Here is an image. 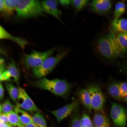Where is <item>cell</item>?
<instances>
[{
    "label": "cell",
    "mask_w": 127,
    "mask_h": 127,
    "mask_svg": "<svg viewBox=\"0 0 127 127\" xmlns=\"http://www.w3.org/2000/svg\"><path fill=\"white\" fill-rule=\"evenodd\" d=\"M36 86L62 97L65 96L73 86V84L67 81L59 79H49L46 78L40 79L36 83Z\"/></svg>",
    "instance_id": "cell-1"
},
{
    "label": "cell",
    "mask_w": 127,
    "mask_h": 127,
    "mask_svg": "<svg viewBox=\"0 0 127 127\" xmlns=\"http://www.w3.org/2000/svg\"><path fill=\"white\" fill-rule=\"evenodd\" d=\"M16 17L21 19L34 18L43 15L44 12L38 0H20L16 10Z\"/></svg>",
    "instance_id": "cell-2"
},
{
    "label": "cell",
    "mask_w": 127,
    "mask_h": 127,
    "mask_svg": "<svg viewBox=\"0 0 127 127\" xmlns=\"http://www.w3.org/2000/svg\"><path fill=\"white\" fill-rule=\"evenodd\" d=\"M67 53L64 52L56 56L47 58L40 66L32 69L33 75L36 77L40 78L48 75L66 56Z\"/></svg>",
    "instance_id": "cell-3"
},
{
    "label": "cell",
    "mask_w": 127,
    "mask_h": 127,
    "mask_svg": "<svg viewBox=\"0 0 127 127\" xmlns=\"http://www.w3.org/2000/svg\"><path fill=\"white\" fill-rule=\"evenodd\" d=\"M55 49V48H54L44 52L33 50L30 54L25 55L24 60L25 64L28 68L33 69L36 68L49 57Z\"/></svg>",
    "instance_id": "cell-4"
},
{
    "label": "cell",
    "mask_w": 127,
    "mask_h": 127,
    "mask_svg": "<svg viewBox=\"0 0 127 127\" xmlns=\"http://www.w3.org/2000/svg\"><path fill=\"white\" fill-rule=\"evenodd\" d=\"M87 88L90 95L92 109L95 111L103 110L105 97L100 86L95 84H88Z\"/></svg>",
    "instance_id": "cell-5"
},
{
    "label": "cell",
    "mask_w": 127,
    "mask_h": 127,
    "mask_svg": "<svg viewBox=\"0 0 127 127\" xmlns=\"http://www.w3.org/2000/svg\"><path fill=\"white\" fill-rule=\"evenodd\" d=\"M96 43V47L99 52L106 58L111 60L118 57L111 45L107 35L99 37Z\"/></svg>",
    "instance_id": "cell-6"
},
{
    "label": "cell",
    "mask_w": 127,
    "mask_h": 127,
    "mask_svg": "<svg viewBox=\"0 0 127 127\" xmlns=\"http://www.w3.org/2000/svg\"><path fill=\"white\" fill-rule=\"evenodd\" d=\"M19 94L16 105L18 107L31 112H41L29 97L24 89L18 88Z\"/></svg>",
    "instance_id": "cell-7"
},
{
    "label": "cell",
    "mask_w": 127,
    "mask_h": 127,
    "mask_svg": "<svg viewBox=\"0 0 127 127\" xmlns=\"http://www.w3.org/2000/svg\"><path fill=\"white\" fill-rule=\"evenodd\" d=\"M110 115L117 126L121 127L126 126L127 114L125 109L122 106L115 102H111Z\"/></svg>",
    "instance_id": "cell-8"
},
{
    "label": "cell",
    "mask_w": 127,
    "mask_h": 127,
    "mask_svg": "<svg viewBox=\"0 0 127 127\" xmlns=\"http://www.w3.org/2000/svg\"><path fill=\"white\" fill-rule=\"evenodd\" d=\"M91 10L101 16H105L111 12L112 8V3L111 0H94L90 4Z\"/></svg>",
    "instance_id": "cell-9"
},
{
    "label": "cell",
    "mask_w": 127,
    "mask_h": 127,
    "mask_svg": "<svg viewBox=\"0 0 127 127\" xmlns=\"http://www.w3.org/2000/svg\"><path fill=\"white\" fill-rule=\"evenodd\" d=\"M19 74L15 63L12 60L9 63L7 69L0 76V81H13L18 84Z\"/></svg>",
    "instance_id": "cell-10"
},
{
    "label": "cell",
    "mask_w": 127,
    "mask_h": 127,
    "mask_svg": "<svg viewBox=\"0 0 127 127\" xmlns=\"http://www.w3.org/2000/svg\"><path fill=\"white\" fill-rule=\"evenodd\" d=\"M58 1L55 0H42L40 2L44 12L55 17L62 22L60 18L61 14L58 8Z\"/></svg>",
    "instance_id": "cell-11"
},
{
    "label": "cell",
    "mask_w": 127,
    "mask_h": 127,
    "mask_svg": "<svg viewBox=\"0 0 127 127\" xmlns=\"http://www.w3.org/2000/svg\"><path fill=\"white\" fill-rule=\"evenodd\" d=\"M78 104V102L75 101L50 112L55 116L57 121L59 122L71 114L75 110Z\"/></svg>",
    "instance_id": "cell-12"
},
{
    "label": "cell",
    "mask_w": 127,
    "mask_h": 127,
    "mask_svg": "<svg viewBox=\"0 0 127 127\" xmlns=\"http://www.w3.org/2000/svg\"><path fill=\"white\" fill-rule=\"evenodd\" d=\"M114 50L118 57H123L127 53V51L121 46L116 37V34L111 29L106 34Z\"/></svg>",
    "instance_id": "cell-13"
},
{
    "label": "cell",
    "mask_w": 127,
    "mask_h": 127,
    "mask_svg": "<svg viewBox=\"0 0 127 127\" xmlns=\"http://www.w3.org/2000/svg\"><path fill=\"white\" fill-rule=\"evenodd\" d=\"M94 127H110L108 119L104 114L103 110L95 111L93 119Z\"/></svg>",
    "instance_id": "cell-14"
},
{
    "label": "cell",
    "mask_w": 127,
    "mask_h": 127,
    "mask_svg": "<svg viewBox=\"0 0 127 127\" xmlns=\"http://www.w3.org/2000/svg\"><path fill=\"white\" fill-rule=\"evenodd\" d=\"M0 39L11 40L17 43L23 50L28 43V42L25 40L11 35L1 26H0Z\"/></svg>",
    "instance_id": "cell-15"
},
{
    "label": "cell",
    "mask_w": 127,
    "mask_h": 127,
    "mask_svg": "<svg viewBox=\"0 0 127 127\" xmlns=\"http://www.w3.org/2000/svg\"><path fill=\"white\" fill-rule=\"evenodd\" d=\"M111 29L115 33H123L127 34V19H114L111 23Z\"/></svg>",
    "instance_id": "cell-16"
},
{
    "label": "cell",
    "mask_w": 127,
    "mask_h": 127,
    "mask_svg": "<svg viewBox=\"0 0 127 127\" xmlns=\"http://www.w3.org/2000/svg\"><path fill=\"white\" fill-rule=\"evenodd\" d=\"M78 96L82 103L87 110L91 112L92 109L91 98L89 91L87 88L80 89L78 92Z\"/></svg>",
    "instance_id": "cell-17"
},
{
    "label": "cell",
    "mask_w": 127,
    "mask_h": 127,
    "mask_svg": "<svg viewBox=\"0 0 127 127\" xmlns=\"http://www.w3.org/2000/svg\"><path fill=\"white\" fill-rule=\"evenodd\" d=\"M14 111L18 116L19 119L24 125L31 123H33L32 117L24 110L13 106Z\"/></svg>",
    "instance_id": "cell-18"
},
{
    "label": "cell",
    "mask_w": 127,
    "mask_h": 127,
    "mask_svg": "<svg viewBox=\"0 0 127 127\" xmlns=\"http://www.w3.org/2000/svg\"><path fill=\"white\" fill-rule=\"evenodd\" d=\"M108 90L111 95L115 99L118 100L123 99L120 94L119 83H111L108 87Z\"/></svg>",
    "instance_id": "cell-19"
},
{
    "label": "cell",
    "mask_w": 127,
    "mask_h": 127,
    "mask_svg": "<svg viewBox=\"0 0 127 127\" xmlns=\"http://www.w3.org/2000/svg\"><path fill=\"white\" fill-rule=\"evenodd\" d=\"M5 85L10 98L16 104L19 94V90L11 83L7 82Z\"/></svg>",
    "instance_id": "cell-20"
},
{
    "label": "cell",
    "mask_w": 127,
    "mask_h": 127,
    "mask_svg": "<svg viewBox=\"0 0 127 127\" xmlns=\"http://www.w3.org/2000/svg\"><path fill=\"white\" fill-rule=\"evenodd\" d=\"M126 5L124 1H120L117 2L115 4L114 12V17L115 19L119 17L125 12Z\"/></svg>",
    "instance_id": "cell-21"
},
{
    "label": "cell",
    "mask_w": 127,
    "mask_h": 127,
    "mask_svg": "<svg viewBox=\"0 0 127 127\" xmlns=\"http://www.w3.org/2000/svg\"><path fill=\"white\" fill-rule=\"evenodd\" d=\"M32 119L33 123L37 127H47L45 118L40 112L35 113Z\"/></svg>",
    "instance_id": "cell-22"
},
{
    "label": "cell",
    "mask_w": 127,
    "mask_h": 127,
    "mask_svg": "<svg viewBox=\"0 0 127 127\" xmlns=\"http://www.w3.org/2000/svg\"><path fill=\"white\" fill-rule=\"evenodd\" d=\"M9 122L13 126H24L20 121L19 119L14 111H12L6 114Z\"/></svg>",
    "instance_id": "cell-23"
},
{
    "label": "cell",
    "mask_w": 127,
    "mask_h": 127,
    "mask_svg": "<svg viewBox=\"0 0 127 127\" xmlns=\"http://www.w3.org/2000/svg\"><path fill=\"white\" fill-rule=\"evenodd\" d=\"M5 4L11 15H13L14 12L16 11L20 0H4Z\"/></svg>",
    "instance_id": "cell-24"
},
{
    "label": "cell",
    "mask_w": 127,
    "mask_h": 127,
    "mask_svg": "<svg viewBox=\"0 0 127 127\" xmlns=\"http://www.w3.org/2000/svg\"><path fill=\"white\" fill-rule=\"evenodd\" d=\"M71 1V4L77 12L81 10L89 2V1L87 0H72Z\"/></svg>",
    "instance_id": "cell-25"
},
{
    "label": "cell",
    "mask_w": 127,
    "mask_h": 127,
    "mask_svg": "<svg viewBox=\"0 0 127 127\" xmlns=\"http://www.w3.org/2000/svg\"><path fill=\"white\" fill-rule=\"evenodd\" d=\"M81 127H94L89 116L86 113H84L80 119Z\"/></svg>",
    "instance_id": "cell-26"
},
{
    "label": "cell",
    "mask_w": 127,
    "mask_h": 127,
    "mask_svg": "<svg viewBox=\"0 0 127 127\" xmlns=\"http://www.w3.org/2000/svg\"><path fill=\"white\" fill-rule=\"evenodd\" d=\"M115 34L117 39L120 45L127 51V34L123 33Z\"/></svg>",
    "instance_id": "cell-27"
},
{
    "label": "cell",
    "mask_w": 127,
    "mask_h": 127,
    "mask_svg": "<svg viewBox=\"0 0 127 127\" xmlns=\"http://www.w3.org/2000/svg\"><path fill=\"white\" fill-rule=\"evenodd\" d=\"M13 107L8 99L5 100L0 106V112L7 114L13 111Z\"/></svg>",
    "instance_id": "cell-28"
},
{
    "label": "cell",
    "mask_w": 127,
    "mask_h": 127,
    "mask_svg": "<svg viewBox=\"0 0 127 127\" xmlns=\"http://www.w3.org/2000/svg\"><path fill=\"white\" fill-rule=\"evenodd\" d=\"M79 113L75 111L73 115L70 124V127H81Z\"/></svg>",
    "instance_id": "cell-29"
},
{
    "label": "cell",
    "mask_w": 127,
    "mask_h": 127,
    "mask_svg": "<svg viewBox=\"0 0 127 127\" xmlns=\"http://www.w3.org/2000/svg\"><path fill=\"white\" fill-rule=\"evenodd\" d=\"M0 12L4 17H8L12 16L6 7L4 0H0Z\"/></svg>",
    "instance_id": "cell-30"
},
{
    "label": "cell",
    "mask_w": 127,
    "mask_h": 127,
    "mask_svg": "<svg viewBox=\"0 0 127 127\" xmlns=\"http://www.w3.org/2000/svg\"><path fill=\"white\" fill-rule=\"evenodd\" d=\"M120 93L122 97L125 98L127 95V82L119 83Z\"/></svg>",
    "instance_id": "cell-31"
},
{
    "label": "cell",
    "mask_w": 127,
    "mask_h": 127,
    "mask_svg": "<svg viewBox=\"0 0 127 127\" xmlns=\"http://www.w3.org/2000/svg\"><path fill=\"white\" fill-rule=\"evenodd\" d=\"M5 61L4 59L0 58V74L1 76L5 71Z\"/></svg>",
    "instance_id": "cell-32"
},
{
    "label": "cell",
    "mask_w": 127,
    "mask_h": 127,
    "mask_svg": "<svg viewBox=\"0 0 127 127\" xmlns=\"http://www.w3.org/2000/svg\"><path fill=\"white\" fill-rule=\"evenodd\" d=\"M0 122L6 124L9 123L7 114L0 112Z\"/></svg>",
    "instance_id": "cell-33"
},
{
    "label": "cell",
    "mask_w": 127,
    "mask_h": 127,
    "mask_svg": "<svg viewBox=\"0 0 127 127\" xmlns=\"http://www.w3.org/2000/svg\"><path fill=\"white\" fill-rule=\"evenodd\" d=\"M58 1L62 5L66 7L68 6L71 4V0H58Z\"/></svg>",
    "instance_id": "cell-34"
},
{
    "label": "cell",
    "mask_w": 127,
    "mask_h": 127,
    "mask_svg": "<svg viewBox=\"0 0 127 127\" xmlns=\"http://www.w3.org/2000/svg\"><path fill=\"white\" fill-rule=\"evenodd\" d=\"M4 90L3 85L0 83V100H2L4 97Z\"/></svg>",
    "instance_id": "cell-35"
},
{
    "label": "cell",
    "mask_w": 127,
    "mask_h": 127,
    "mask_svg": "<svg viewBox=\"0 0 127 127\" xmlns=\"http://www.w3.org/2000/svg\"><path fill=\"white\" fill-rule=\"evenodd\" d=\"M13 126L10 124H6L1 122H0V127H12Z\"/></svg>",
    "instance_id": "cell-36"
},
{
    "label": "cell",
    "mask_w": 127,
    "mask_h": 127,
    "mask_svg": "<svg viewBox=\"0 0 127 127\" xmlns=\"http://www.w3.org/2000/svg\"><path fill=\"white\" fill-rule=\"evenodd\" d=\"M123 68L124 73L127 75V61L124 62L123 65Z\"/></svg>",
    "instance_id": "cell-37"
},
{
    "label": "cell",
    "mask_w": 127,
    "mask_h": 127,
    "mask_svg": "<svg viewBox=\"0 0 127 127\" xmlns=\"http://www.w3.org/2000/svg\"><path fill=\"white\" fill-rule=\"evenodd\" d=\"M24 127H37L33 123H31L24 125Z\"/></svg>",
    "instance_id": "cell-38"
},
{
    "label": "cell",
    "mask_w": 127,
    "mask_h": 127,
    "mask_svg": "<svg viewBox=\"0 0 127 127\" xmlns=\"http://www.w3.org/2000/svg\"><path fill=\"white\" fill-rule=\"evenodd\" d=\"M24 126L23 127H22V126H13L12 127H24Z\"/></svg>",
    "instance_id": "cell-39"
},
{
    "label": "cell",
    "mask_w": 127,
    "mask_h": 127,
    "mask_svg": "<svg viewBox=\"0 0 127 127\" xmlns=\"http://www.w3.org/2000/svg\"><path fill=\"white\" fill-rule=\"evenodd\" d=\"M125 98V100L126 102L127 103V95Z\"/></svg>",
    "instance_id": "cell-40"
}]
</instances>
